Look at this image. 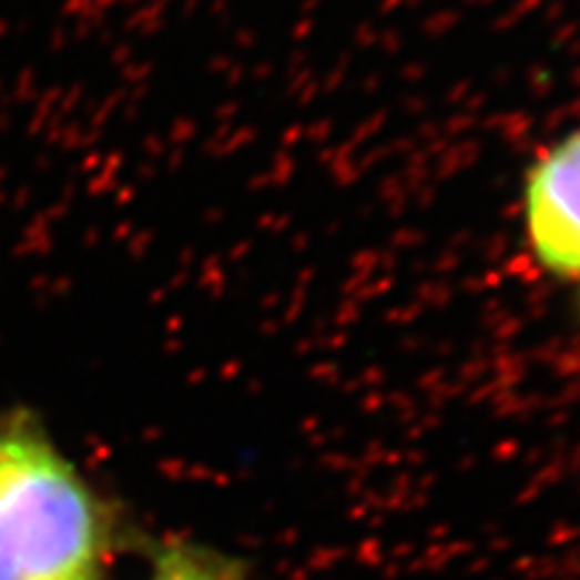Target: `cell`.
I'll return each mask as SVG.
<instances>
[{
    "label": "cell",
    "mask_w": 580,
    "mask_h": 580,
    "mask_svg": "<svg viewBox=\"0 0 580 580\" xmlns=\"http://www.w3.org/2000/svg\"><path fill=\"white\" fill-rule=\"evenodd\" d=\"M149 538L28 406L0 414V580H113Z\"/></svg>",
    "instance_id": "cell-1"
},
{
    "label": "cell",
    "mask_w": 580,
    "mask_h": 580,
    "mask_svg": "<svg viewBox=\"0 0 580 580\" xmlns=\"http://www.w3.org/2000/svg\"><path fill=\"white\" fill-rule=\"evenodd\" d=\"M525 228L546 272L580 277V132L546 151L529 170Z\"/></svg>",
    "instance_id": "cell-2"
},
{
    "label": "cell",
    "mask_w": 580,
    "mask_h": 580,
    "mask_svg": "<svg viewBox=\"0 0 580 580\" xmlns=\"http://www.w3.org/2000/svg\"><path fill=\"white\" fill-rule=\"evenodd\" d=\"M140 580H253L251 567L218 546L191 538L149 540Z\"/></svg>",
    "instance_id": "cell-3"
}]
</instances>
